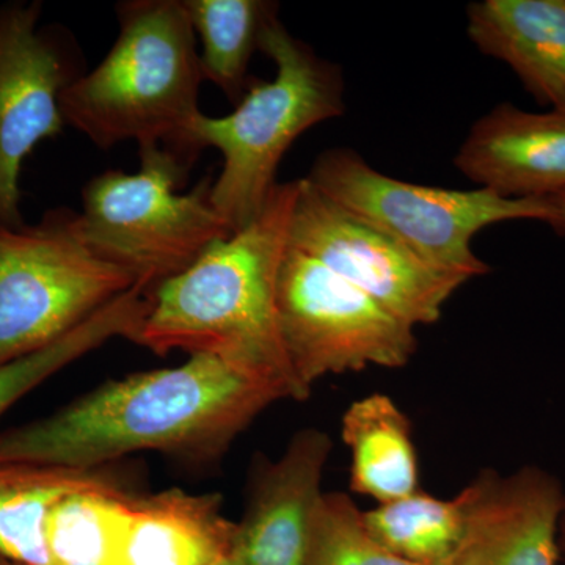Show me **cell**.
Here are the masks:
<instances>
[{
	"instance_id": "17",
	"label": "cell",
	"mask_w": 565,
	"mask_h": 565,
	"mask_svg": "<svg viewBox=\"0 0 565 565\" xmlns=\"http://www.w3.org/2000/svg\"><path fill=\"white\" fill-rule=\"evenodd\" d=\"M109 473L107 468L0 465V556L20 565H51L46 520L52 505Z\"/></svg>"
},
{
	"instance_id": "22",
	"label": "cell",
	"mask_w": 565,
	"mask_h": 565,
	"mask_svg": "<svg viewBox=\"0 0 565 565\" xmlns=\"http://www.w3.org/2000/svg\"><path fill=\"white\" fill-rule=\"evenodd\" d=\"M307 565H422L392 555L371 539L362 511L344 493H323Z\"/></svg>"
},
{
	"instance_id": "10",
	"label": "cell",
	"mask_w": 565,
	"mask_h": 565,
	"mask_svg": "<svg viewBox=\"0 0 565 565\" xmlns=\"http://www.w3.org/2000/svg\"><path fill=\"white\" fill-rule=\"evenodd\" d=\"M288 243L415 329L440 321L446 302L465 285L327 199L307 178L300 180Z\"/></svg>"
},
{
	"instance_id": "24",
	"label": "cell",
	"mask_w": 565,
	"mask_h": 565,
	"mask_svg": "<svg viewBox=\"0 0 565 565\" xmlns=\"http://www.w3.org/2000/svg\"><path fill=\"white\" fill-rule=\"evenodd\" d=\"M559 534H561V544H559V546H561V550H563L564 561H565V497H564L563 512H561Z\"/></svg>"
},
{
	"instance_id": "2",
	"label": "cell",
	"mask_w": 565,
	"mask_h": 565,
	"mask_svg": "<svg viewBox=\"0 0 565 565\" xmlns=\"http://www.w3.org/2000/svg\"><path fill=\"white\" fill-rule=\"evenodd\" d=\"M300 180L278 182L262 214L217 241L177 277L152 289L131 341L167 355L206 353L258 379L281 399L303 401L282 345L277 280Z\"/></svg>"
},
{
	"instance_id": "12",
	"label": "cell",
	"mask_w": 565,
	"mask_h": 565,
	"mask_svg": "<svg viewBox=\"0 0 565 565\" xmlns=\"http://www.w3.org/2000/svg\"><path fill=\"white\" fill-rule=\"evenodd\" d=\"M332 438L308 427L277 460H259L247 509L236 523L233 557L239 565H307L322 476Z\"/></svg>"
},
{
	"instance_id": "4",
	"label": "cell",
	"mask_w": 565,
	"mask_h": 565,
	"mask_svg": "<svg viewBox=\"0 0 565 565\" xmlns=\"http://www.w3.org/2000/svg\"><path fill=\"white\" fill-rule=\"evenodd\" d=\"M259 51L274 62V79H252L232 114L214 118L202 111L185 136L193 162L204 148L222 154L211 200L233 233L262 214L294 141L345 110L343 71L296 39L280 18L267 22Z\"/></svg>"
},
{
	"instance_id": "1",
	"label": "cell",
	"mask_w": 565,
	"mask_h": 565,
	"mask_svg": "<svg viewBox=\"0 0 565 565\" xmlns=\"http://www.w3.org/2000/svg\"><path fill=\"white\" fill-rule=\"evenodd\" d=\"M280 394L217 356L109 382L46 418L0 433V465L98 470L134 452L221 457Z\"/></svg>"
},
{
	"instance_id": "5",
	"label": "cell",
	"mask_w": 565,
	"mask_h": 565,
	"mask_svg": "<svg viewBox=\"0 0 565 565\" xmlns=\"http://www.w3.org/2000/svg\"><path fill=\"white\" fill-rule=\"evenodd\" d=\"M139 154V172L107 170L84 185L76 223L98 258L152 291L233 230L212 204L211 174L181 193L192 166L162 147Z\"/></svg>"
},
{
	"instance_id": "13",
	"label": "cell",
	"mask_w": 565,
	"mask_h": 565,
	"mask_svg": "<svg viewBox=\"0 0 565 565\" xmlns=\"http://www.w3.org/2000/svg\"><path fill=\"white\" fill-rule=\"evenodd\" d=\"M455 166L505 199H544L565 189V110L504 103L475 122Z\"/></svg>"
},
{
	"instance_id": "18",
	"label": "cell",
	"mask_w": 565,
	"mask_h": 565,
	"mask_svg": "<svg viewBox=\"0 0 565 565\" xmlns=\"http://www.w3.org/2000/svg\"><path fill=\"white\" fill-rule=\"evenodd\" d=\"M189 20L202 41L204 79L237 104L253 77V55L259 51L264 28L278 17V3L269 0H182Z\"/></svg>"
},
{
	"instance_id": "21",
	"label": "cell",
	"mask_w": 565,
	"mask_h": 565,
	"mask_svg": "<svg viewBox=\"0 0 565 565\" xmlns=\"http://www.w3.org/2000/svg\"><path fill=\"white\" fill-rule=\"evenodd\" d=\"M150 310V292L136 285L41 351L0 366V416L63 367L77 362L114 338L131 340Z\"/></svg>"
},
{
	"instance_id": "15",
	"label": "cell",
	"mask_w": 565,
	"mask_h": 565,
	"mask_svg": "<svg viewBox=\"0 0 565 565\" xmlns=\"http://www.w3.org/2000/svg\"><path fill=\"white\" fill-rule=\"evenodd\" d=\"M236 523L214 493L181 489L132 498L117 565H214L233 555Z\"/></svg>"
},
{
	"instance_id": "8",
	"label": "cell",
	"mask_w": 565,
	"mask_h": 565,
	"mask_svg": "<svg viewBox=\"0 0 565 565\" xmlns=\"http://www.w3.org/2000/svg\"><path fill=\"white\" fill-rule=\"evenodd\" d=\"M277 315L292 373L308 394L326 375L403 367L418 349L415 327L289 243Z\"/></svg>"
},
{
	"instance_id": "14",
	"label": "cell",
	"mask_w": 565,
	"mask_h": 565,
	"mask_svg": "<svg viewBox=\"0 0 565 565\" xmlns=\"http://www.w3.org/2000/svg\"><path fill=\"white\" fill-rule=\"evenodd\" d=\"M467 17L482 54L511 66L539 103L565 110V0H484Z\"/></svg>"
},
{
	"instance_id": "6",
	"label": "cell",
	"mask_w": 565,
	"mask_h": 565,
	"mask_svg": "<svg viewBox=\"0 0 565 565\" xmlns=\"http://www.w3.org/2000/svg\"><path fill=\"white\" fill-rule=\"evenodd\" d=\"M305 178L427 266L465 282L490 273L471 247L481 230L494 223L546 218L544 199H505L489 189L455 191L396 180L351 148L323 151Z\"/></svg>"
},
{
	"instance_id": "23",
	"label": "cell",
	"mask_w": 565,
	"mask_h": 565,
	"mask_svg": "<svg viewBox=\"0 0 565 565\" xmlns=\"http://www.w3.org/2000/svg\"><path fill=\"white\" fill-rule=\"evenodd\" d=\"M546 218L557 234H565V189L564 191L553 193V195L544 196Z\"/></svg>"
},
{
	"instance_id": "7",
	"label": "cell",
	"mask_w": 565,
	"mask_h": 565,
	"mask_svg": "<svg viewBox=\"0 0 565 565\" xmlns=\"http://www.w3.org/2000/svg\"><path fill=\"white\" fill-rule=\"evenodd\" d=\"M77 211L0 225V366L61 340L137 285L82 241Z\"/></svg>"
},
{
	"instance_id": "20",
	"label": "cell",
	"mask_w": 565,
	"mask_h": 565,
	"mask_svg": "<svg viewBox=\"0 0 565 565\" xmlns=\"http://www.w3.org/2000/svg\"><path fill=\"white\" fill-rule=\"evenodd\" d=\"M468 492L441 500L422 490L362 511L364 530L392 555L422 565H441L462 541Z\"/></svg>"
},
{
	"instance_id": "19",
	"label": "cell",
	"mask_w": 565,
	"mask_h": 565,
	"mask_svg": "<svg viewBox=\"0 0 565 565\" xmlns=\"http://www.w3.org/2000/svg\"><path fill=\"white\" fill-rule=\"evenodd\" d=\"M132 498L110 473L62 497L46 520L51 565H117Z\"/></svg>"
},
{
	"instance_id": "11",
	"label": "cell",
	"mask_w": 565,
	"mask_h": 565,
	"mask_svg": "<svg viewBox=\"0 0 565 565\" xmlns=\"http://www.w3.org/2000/svg\"><path fill=\"white\" fill-rule=\"evenodd\" d=\"M465 489L463 537L441 565H561L565 494L556 476L530 465L511 475L484 471Z\"/></svg>"
},
{
	"instance_id": "3",
	"label": "cell",
	"mask_w": 565,
	"mask_h": 565,
	"mask_svg": "<svg viewBox=\"0 0 565 565\" xmlns=\"http://www.w3.org/2000/svg\"><path fill=\"white\" fill-rule=\"evenodd\" d=\"M118 32L96 68L61 96L66 126L99 150L121 141L162 147L192 166L185 136L202 114L204 79L196 36L182 0H125Z\"/></svg>"
},
{
	"instance_id": "26",
	"label": "cell",
	"mask_w": 565,
	"mask_h": 565,
	"mask_svg": "<svg viewBox=\"0 0 565 565\" xmlns=\"http://www.w3.org/2000/svg\"><path fill=\"white\" fill-rule=\"evenodd\" d=\"M0 565H20L13 563V561L7 559V557L0 556Z\"/></svg>"
},
{
	"instance_id": "25",
	"label": "cell",
	"mask_w": 565,
	"mask_h": 565,
	"mask_svg": "<svg viewBox=\"0 0 565 565\" xmlns=\"http://www.w3.org/2000/svg\"><path fill=\"white\" fill-rule=\"evenodd\" d=\"M214 565H239L237 564V561L234 559L233 555L225 557V559H222L221 563L214 564Z\"/></svg>"
},
{
	"instance_id": "9",
	"label": "cell",
	"mask_w": 565,
	"mask_h": 565,
	"mask_svg": "<svg viewBox=\"0 0 565 565\" xmlns=\"http://www.w3.org/2000/svg\"><path fill=\"white\" fill-rule=\"evenodd\" d=\"M41 0L0 3V225L20 228L21 173L43 140L65 129L62 93L87 73L76 35L41 24Z\"/></svg>"
},
{
	"instance_id": "16",
	"label": "cell",
	"mask_w": 565,
	"mask_h": 565,
	"mask_svg": "<svg viewBox=\"0 0 565 565\" xmlns=\"http://www.w3.org/2000/svg\"><path fill=\"white\" fill-rule=\"evenodd\" d=\"M341 434L351 451L352 492L379 504L418 492L411 419L392 397L374 393L355 401L343 416Z\"/></svg>"
}]
</instances>
